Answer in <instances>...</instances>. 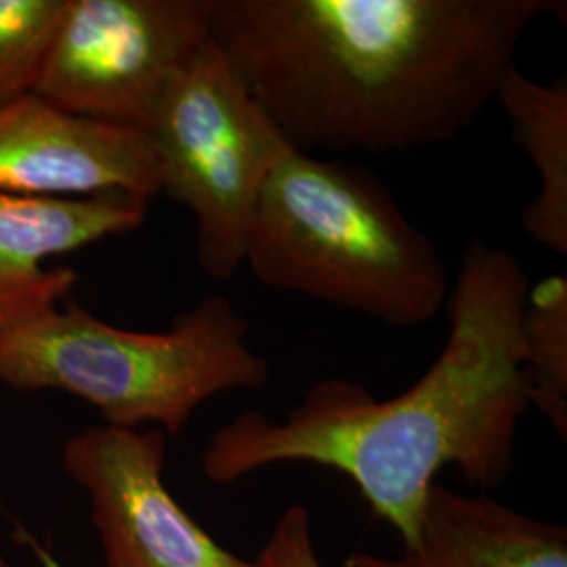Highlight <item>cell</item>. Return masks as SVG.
<instances>
[{
	"label": "cell",
	"instance_id": "1",
	"mask_svg": "<svg viewBox=\"0 0 567 567\" xmlns=\"http://www.w3.org/2000/svg\"><path fill=\"white\" fill-rule=\"evenodd\" d=\"M557 0H213V39L292 150L452 142Z\"/></svg>",
	"mask_w": 567,
	"mask_h": 567
},
{
	"label": "cell",
	"instance_id": "2",
	"mask_svg": "<svg viewBox=\"0 0 567 567\" xmlns=\"http://www.w3.org/2000/svg\"><path fill=\"white\" fill-rule=\"evenodd\" d=\"M527 290L513 252L466 244L447 297L446 344L414 385L377 400L358 383L328 379L284 423L240 414L208 440L204 475L229 486L284 463L334 468L410 545L444 466L482 487L501 486L513 468L517 426L529 408L519 332Z\"/></svg>",
	"mask_w": 567,
	"mask_h": 567
},
{
	"label": "cell",
	"instance_id": "3",
	"mask_svg": "<svg viewBox=\"0 0 567 567\" xmlns=\"http://www.w3.org/2000/svg\"><path fill=\"white\" fill-rule=\"evenodd\" d=\"M257 282L408 330L450 297L435 244L360 164L288 150L267 177L244 244Z\"/></svg>",
	"mask_w": 567,
	"mask_h": 567
},
{
	"label": "cell",
	"instance_id": "4",
	"mask_svg": "<svg viewBox=\"0 0 567 567\" xmlns=\"http://www.w3.org/2000/svg\"><path fill=\"white\" fill-rule=\"evenodd\" d=\"M250 326L225 297H208L168 330L103 322L76 301L0 332V383L74 395L105 425L154 423L179 435L198 405L234 389H261L269 365L248 344Z\"/></svg>",
	"mask_w": 567,
	"mask_h": 567
},
{
	"label": "cell",
	"instance_id": "5",
	"mask_svg": "<svg viewBox=\"0 0 567 567\" xmlns=\"http://www.w3.org/2000/svg\"><path fill=\"white\" fill-rule=\"evenodd\" d=\"M161 196L196 219L198 264L215 282L244 265V244L267 177L290 147L215 39L168 91L147 133Z\"/></svg>",
	"mask_w": 567,
	"mask_h": 567
},
{
	"label": "cell",
	"instance_id": "6",
	"mask_svg": "<svg viewBox=\"0 0 567 567\" xmlns=\"http://www.w3.org/2000/svg\"><path fill=\"white\" fill-rule=\"evenodd\" d=\"M213 41V0H68L34 93L68 114L147 135Z\"/></svg>",
	"mask_w": 567,
	"mask_h": 567
},
{
	"label": "cell",
	"instance_id": "7",
	"mask_svg": "<svg viewBox=\"0 0 567 567\" xmlns=\"http://www.w3.org/2000/svg\"><path fill=\"white\" fill-rule=\"evenodd\" d=\"M166 433L93 425L68 440L63 466L89 494L107 567H255L217 545L164 486Z\"/></svg>",
	"mask_w": 567,
	"mask_h": 567
},
{
	"label": "cell",
	"instance_id": "8",
	"mask_svg": "<svg viewBox=\"0 0 567 567\" xmlns=\"http://www.w3.org/2000/svg\"><path fill=\"white\" fill-rule=\"evenodd\" d=\"M0 194L161 196L147 135L68 114L37 93L0 103Z\"/></svg>",
	"mask_w": 567,
	"mask_h": 567
},
{
	"label": "cell",
	"instance_id": "9",
	"mask_svg": "<svg viewBox=\"0 0 567 567\" xmlns=\"http://www.w3.org/2000/svg\"><path fill=\"white\" fill-rule=\"evenodd\" d=\"M150 200L128 194L32 198L0 194V332L37 320L68 301L72 267H44L105 238L140 229Z\"/></svg>",
	"mask_w": 567,
	"mask_h": 567
},
{
	"label": "cell",
	"instance_id": "10",
	"mask_svg": "<svg viewBox=\"0 0 567 567\" xmlns=\"http://www.w3.org/2000/svg\"><path fill=\"white\" fill-rule=\"evenodd\" d=\"M344 567H567V532L435 484L400 557L355 550Z\"/></svg>",
	"mask_w": 567,
	"mask_h": 567
},
{
	"label": "cell",
	"instance_id": "11",
	"mask_svg": "<svg viewBox=\"0 0 567 567\" xmlns=\"http://www.w3.org/2000/svg\"><path fill=\"white\" fill-rule=\"evenodd\" d=\"M513 142L536 171L538 189L522 213V229L555 255H567V79L534 81L513 65L498 86Z\"/></svg>",
	"mask_w": 567,
	"mask_h": 567
},
{
	"label": "cell",
	"instance_id": "12",
	"mask_svg": "<svg viewBox=\"0 0 567 567\" xmlns=\"http://www.w3.org/2000/svg\"><path fill=\"white\" fill-rule=\"evenodd\" d=\"M519 332L529 405H536L566 442L567 278L564 274L548 276L543 282L529 286Z\"/></svg>",
	"mask_w": 567,
	"mask_h": 567
},
{
	"label": "cell",
	"instance_id": "13",
	"mask_svg": "<svg viewBox=\"0 0 567 567\" xmlns=\"http://www.w3.org/2000/svg\"><path fill=\"white\" fill-rule=\"evenodd\" d=\"M68 0H0V103L34 93Z\"/></svg>",
	"mask_w": 567,
	"mask_h": 567
},
{
	"label": "cell",
	"instance_id": "14",
	"mask_svg": "<svg viewBox=\"0 0 567 567\" xmlns=\"http://www.w3.org/2000/svg\"><path fill=\"white\" fill-rule=\"evenodd\" d=\"M255 567H322L313 536L309 513L301 505L286 508L271 529Z\"/></svg>",
	"mask_w": 567,
	"mask_h": 567
},
{
	"label": "cell",
	"instance_id": "15",
	"mask_svg": "<svg viewBox=\"0 0 567 567\" xmlns=\"http://www.w3.org/2000/svg\"><path fill=\"white\" fill-rule=\"evenodd\" d=\"M39 559H41V567H63L49 550H42V548L39 550Z\"/></svg>",
	"mask_w": 567,
	"mask_h": 567
}]
</instances>
